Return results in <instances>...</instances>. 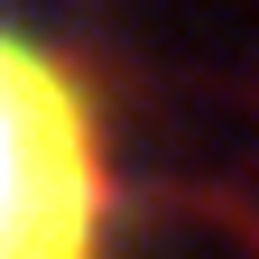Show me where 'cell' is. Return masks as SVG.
<instances>
[{
	"mask_svg": "<svg viewBox=\"0 0 259 259\" xmlns=\"http://www.w3.org/2000/svg\"><path fill=\"white\" fill-rule=\"evenodd\" d=\"M120 157L83 56L0 10V259H111Z\"/></svg>",
	"mask_w": 259,
	"mask_h": 259,
	"instance_id": "6da1fadb",
	"label": "cell"
}]
</instances>
